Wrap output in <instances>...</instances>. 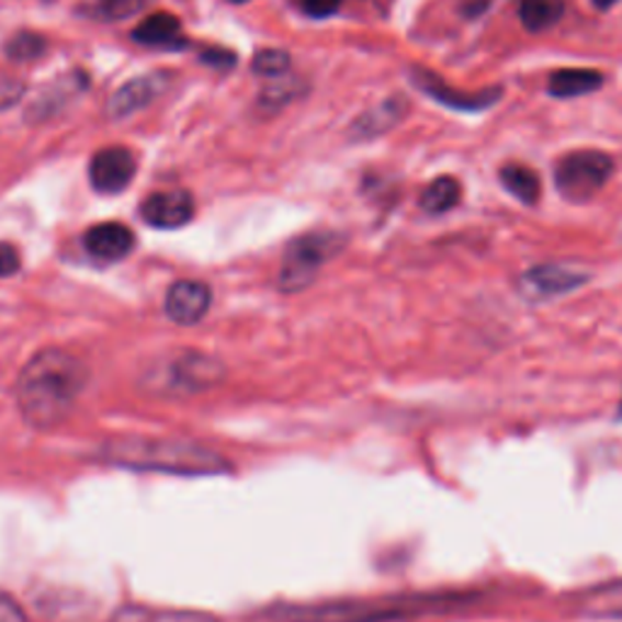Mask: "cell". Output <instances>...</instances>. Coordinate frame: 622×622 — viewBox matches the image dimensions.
<instances>
[{"label": "cell", "instance_id": "cell-22", "mask_svg": "<svg viewBox=\"0 0 622 622\" xmlns=\"http://www.w3.org/2000/svg\"><path fill=\"white\" fill-rule=\"evenodd\" d=\"M302 93H304L302 78L285 73L280 78H273V81L260 90L258 105L265 112H280L282 108H287L290 103H294V100L302 98Z\"/></svg>", "mask_w": 622, "mask_h": 622}, {"label": "cell", "instance_id": "cell-20", "mask_svg": "<svg viewBox=\"0 0 622 622\" xmlns=\"http://www.w3.org/2000/svg\"><path fill=\"white\" fill-rule=\"evenodd\" d=\"M501 185L511 192V195L523 202V205H535L540 200V178L533 168L520 166V163H508L499 171Z\"/></svg>", "mask_w": 622, "mask_h": 622}, {"label": "cell", "instance_id": "cell-10", "mask_svg": "<svg viewBox=\"0 0 622 622\" xmlns=\"http://www.w3.org/2000/svg\"><path fill=\"white\" fill-rule=\"evenodd\" d=\"M142 219L154 229H180L195 217V200L185 190L154 192L142 202Z\"/></svg>", "mask_w": 622, "mask_h": 622}, {"label": "cell", "instance_id": "cell-25", "mask_svg": "<svg viewBox=\"0 0 622 622\" xmlns=\"http://www.w3.org/2000/svg\"><path fill=\"white\" fill-rule=\"evenodd\" d=\"M25 83L18 78H0V110H8L18 105L25 98Z\"/></svg>", "mask_w": 622, "mask_h": 622}, {"label": "cell", "instance_id": "cell-18", "mask_svg": "<svg viewBox=\"0 0 622 622\" xmlns=\"http://www.w3.org/2000/svg\"><path fill=\"white\" fill-rule=\"evenodd\" d=\"M132 39L146 47H171L180 39V20L173 13H154L134 27Z\"/></svg>", "mask_w": 622, "mask_h": 622}, {"label": "cell", "instance_id": "cell-4", "mask_svg": "<svg viewBox=\"0 0 622 622\" xmlns=\"http://www.w3.org/2000/svg\"><path fill=\"white\" fill-rule=\"evenodd\" d=\"M343 246L346 239L336 231H314L294 239L287 246L285 260H282L280 268V290L299 292L309 287L316 273H319V268L341 251Z\"/></svg>", "mask_w": 622, "mask_h": 622}, {"label": "cell", "instance_id": "cell-23", "mask_svg": "<svg viewBox=\"0 0 622 622\" xmlns=\"http://www.w3.org/2000/svg\"><path fill=\"white\" fill-rule=\"evenodd\" d=\"M44 52H47V39L37 35V32H18L5 44V56L15 64L37 61Z\"/></svg>", "mask_w": 622, "mask_h": 622}, {"label": "cell", "instance_id": "cell-1", "mask_svg": "<svg viewBox=\"0 0 622 622\" xmlns=\"http://www.w3.org/2000/svg\"><path fill=\"white\" fill-rule=\"evenodd\" d=\"M88 384L81 358L64 348H44L27 360L18 377V406L25 421L52 428L71 414Z\"/></svg>", "mask_w": 622, "mask_h": 622}, {"label": "cell", "instance_id": "cell-2", "mask_svg": "<svg viewBox=\"0 0 622 622\" xmlns=\"http://www.w3.org/2000/svg\"><path fill=\"white\" fill-rule=\"evenodd\" d=\"M465 596L414 593V596H382V598H350V601L326 603H285L263 610L270 622H397L423 615H438L445 610L467 603Z\"/></svg>", "mask_w": 622, "mask_h": 622}, {"label": "cell", "instance_id": "cell-26", "mask_svg": "<svg viewBox=\"0 0 622 622\" xmlns=\"http://www.w3.org/2000/svg\"><path fill=\"white\" fill-rule=\"evenodd\" d=\"M341 3H343V0H302V10L309 18L324 20V18H331L333 13H338Z\"/></svg>", "mask_w": 622, "mask_h": 622}, {"label": "cell", "instance_id": "cell-11", "mask_svg": "<svg viewBox=\"0 0 622 622\" xmlns=\"http://www.w3.org/2000/svg\"><path fill=\"white\" fill-rule=\"evenodd\" d=\"M212 307V290L207 282L200 280H178L166 292V314L168 319L180 326L197 324L207 316Z\"/></svg>", "mask_w": 622, "mask_h": 622}, {"label": "cell", "instance_id": "cell-15", "mask_svg": "<svg viewBox=\"0 0 622 622\" xmlns=\"http://www.w3.org/2000/svg\"><path fill=\"white\" fill-rule=\"evenodd\" d=\"M576 610L584 618L622 620V579L588 588L576 601Z\"/></svg>", "mask_w": 622, "mask_h": 622}, {"label": "cell", "instance_id": "cell-8", "mask_svg": "<svg viewBox=\"0 0 622 622\" xmlns=\"http://www.w3.org/2000/svg\"><path fill=\"white\" fill-rule=\"evenodd\" d=\"M90 185L103 195H120L122 190L132 185L137 176V158L124 146H108L100 149L88 168Z\"/></svg>", "mask_w": 622, "mask_h": 622}, {"label": "cell", "instance_id": "cell-28", "mask_svg": "<svg viewBox=\"0 0 622 622\" xmlns=\"http://www.w3.org/2000/svg\"><path fill=\"white\" fill-rule=\"evenodd\" d=\"M20 263L22 260H20L18 248L10 244H0V278L15 275L20 270Z\"/></svg>", "mask_w": 622, "mask_h": 622}, {"label": "cell", "instance_id": "cell-27", "mask_svg": "<svg viewBox=\"0 0 622 622\" xmlns=\"http://www.w3.org/2000/svg\"><path fill=\"white\" fill-rule=\"evenodd\" d=\"M0 622H30L13 596L0 591Z\"/></svg>", "mask_w": 622, "mask_h": 622}, {"label": "cell", "instance_id": "cell-24", "mask_svg": "<svg viewBox=\"0 0 622 622\" xmlns=\"http://www.w3.org/2000/svg\"><path fill=\"white\" fill-rule=\"evenodd\" d=\"M290 54L287 52H282V49H263V52H258L253 56V61H251V71L260 78H280V76H285L290 73Z\"/></svg>", "mask_w": 622, "mask_h": 622}, {"label": "cell", "instance_id": "cell-16", "mask_svg": "<svg viewBox=\"0 0 622 622\" xmlns=\"http://www.w3.org/2000/svg\"><path fill=\"white\" fill-rule=\"evenodd\" d=\"M606 83V76L591 71V69H562L550 76L547 90L552 98H581L588 93H596L598 88Z\"/></svg>", "mask_w": 622, "mask_h": 622}, {"label": "cell", "instance_id": "cell-32", "mask_svg": "<svg viewBox=\"0 0 622 622\" xmlns=\"http://www.w3.org/2000/svg\"><path fill=\"white\" fill-rule=\"evenodd\" d=\"M620 0H593V5L598 8V10H610L613 5H618Z\"/></svg>", "mask_w": 622, "mask_h": 622}, {"label": "cell", "instance_id": "cell-29", "mask_svg": "<svg viewBox=\"0 0 622 622\" xmlns=\"http://www.w3.org/2000/svg\"><path fill=\"white\" fill-rule=\"evenodd\" d=\"M142 0H105V15L112 20H120V18H127L132 15L134 10H139Z\"/></svg>", "mask_w": 622, "mask_h": 622}, {"label": "cell", "instance_id": "cell-21", "mask_svg": "<svg viewBox=\"0 0 622 622\" xmlns=\"http://www.w3.org/2000/svg\"><path fill=\"white\" fill-rule=\"evenodd\" d=\"M460 200H462V185L457 180L452 176H440L421 192L418 205H421V210L428 214H445L452 207H457Z\"/></svg>", "mask_w": 622, "mask_h": 622}, {"label": "cell", "instance_id": "cell-12", "mask_svg": "<svg viewBox=\"0 0 622 622\" xmlns=\"http://www.w3.org/2000/svg\"><path fill=\"white\" fill-rule=\"evenodd\" d=\"M88 86H90V78L83 71L61 73L54 83L44 86L35 95V100H32L25 112L27 122H44V120L54 117L61 108L69 105V100L81 95Z\"/></svg>", "mask_w": 622, "mask_h": 622}, {"label": "cell", "instance_id": "cell-30", "mask_svg": "<svg viewBox=\"0 0 622 622\" xmlns=\"http://www.w3.org/2000/svg\"><path fill=\"white\" fill-rule=\"evenodd\" d=\"M489 5H491V0H457L460 15L467 18V20L484 15L486 10H489Z\"/></svg>", "mask_w": 622, "mask_h": 622}, {"label": "cell", "instance_id": "cell-19", "mask_svg": "<svg viewBox=\"0 0 622 622\" xmlns=\"http://www.w3.org/2000/svg\"><path fill=\"white\" fill-rule=\"evenodd\" d=\"M564 0H520L518 18L528 32H545L564 15Z\"/></svg>", "mask_w": 622, "mask_h": 622}, {"label": "cell", "instance_id": "cell-17", "mask_svg": "<svg viewBox=\"0 0 622 622\" xmlns=\"http://www.w3.org/2000/svg\"><path fill=\"white\" fill-rule=\"evenodd\" d=\"M112 622H219L200 610H161L149 606H122Z\"/></svg>", "mask_w": 622, "mask_h": 622}, {"label": "cell", "instance_id": "cell-6", "mask_svg": "<svg viewBox=\"0 0 622 622\" xmlns=\"http://www.w3.org/2000/svg\"><path fill=\"white\" fill-rule=\"evenodd\" d=\"M411 76V83L426 93L436 103H440L448 110H455V112H482V110H489L494 105L501 103L504 98V88L494 86V88H486V90H477V93H467V90H457L452 88L450 83H445L443 78L438 73L423 69V66H411L409 69Z\"/></svg>", "mask_w": 622, "mask_h": 622}, {"label": "cell", "instance_id": "cell-31", "mask_svg": "<svg viewBox=\"0 0 622 622\" xmlns=\"http://www.w3.org/2000/svg\"><path fill=\"white\" fill-rule=\"evenodd\" d=\"M202 61H207V64H214V66H234L236 64V56L229 54V52H224V49H207V52H202Z\"/></svg>", "mask_w": 622, "mask_h": 622}, {"label": "cell", "instance_id": "cell-7", "mask_svg": "<svg viewBox=\"0 0 622 622\" xmlns=\"http://www.w3.org/2000/svg\"><path fill=\"white\" fill-rule=\"evenodd\" d=\"M586 280L588 273H584L579 268L545 263L525 270V273L520 275L518 287L530 302H550L579 290L581 285H586Z\"/></svg>", "mask_w": 622, "mask_h": 622}, {"label": "cell", "instance_id": "cell-3", "mask_svg": "<svg viewBox=\"0 0 622 622\" xmlns=\"http://www.w3.org/2000/svg\"><path fill=\"white\" fill-rule=\"evenodd\" d=\"M100 460L120 467L156 470L168 474H222L231 470L229 462L219 452L190 443V440H112L100 452Z\"/></svg>", "mask_w": 622, "mask_h": 622}, {"label": "cell", "instance_id": "cell-13", "mask_svg": "<svg viewBox=\"0 0 622 622\" xmlns=\"http://www.w3.org/2000/svg\"><path fill=\"white\" fill-rule=\"evenodd\" d=\"M86 251L93 256L95 260H103V263H117V260L127 258L134 246H137V236L120 222H103L90 226L83 236Z\"/></svg>", "mask_w": 622, "mask_h": 622}, {"label": "cell", "instance_id": "cell-9", "mask_svg": "<svg viewBox=\"0 0 622 622\" xmlns=\"http://www.w3.org/2000/svg\"><path fill=\"white\" fill-rule=\"evenodd\" d=\"M171 86V73L166 71H151L132 78L129 83H124L108 103V115L112 120H124L137 115L139 110L151 105L158 95L166 93V88Z\"/></svg>", "mask_w": 622, "mask_h": 622}, {"label": "cell", "instance_id": "cell-5", "mask_svg": "<svg viewBox=\"0 0 622 622\" xmlns=\"http://www.w3.org/2000/svg\"><path fill=\"white\" fill-rule=\"evenodd\" d=\"M613 158L603 151L584 149L562 156L554 166V185L572 202L591 200L613 176Z\"/></svg>", "mask_w": 622, "mask_h": 622}, {"label": "cell", "instance_id": "cell-14", "mask_svg": "<svg viewBox=\"0 0 622 622\" xmlns=\"http://www.w3.org/2000/svg\"><path fill=\"white\" fill-rule=\"evenodd\" d=\"M409 112V100L404 95H392L387 100H382L380 105L370 108L367 112H363L350 127V137L355 142H367V139H377L382 134L392 132L397 124L406 117Z\"/></svg>", "mask_w": 622, "mask_h": 622}, {"label": "cell", "instance_id": "cell-33", "mask_svg": "<svg viewBox=\"0 0 622 622\" xmlns=\"http://www.w3.org/2000/svg\"><path fill=\"white\" fill-rule=\"evenodd\" d=\"M229 3H248V0H229Z\"/></svg>", "mask_w": 622, "mask_h": 622}]
</instances>
